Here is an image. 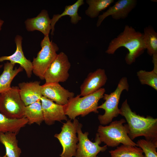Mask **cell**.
<instances>
[{"label":"cell","instance_id":"1","mask_svg":"<svg viewBox=\"0 0 157 157\" xmlns=\"http://www.w3.org/2000/svg\"><path fill=\"white\" fill-rule=\"evenodd\" d=\"M119 114L125 118L128 135L131 140L143 136L145 140L157 145V118L137 114L132 111L127 99L123 102L119 109Z\"/></svg>","mask_w":157,"mask_h":157},{"label":"cell","instance_id":"2","mask_svg":"<svg viewBox=\"0 0 157 157\" xmlns=\"http://www.w3.org/2000/svg\"><path fill=\"white\" fill-rule=\"evenodd\" d=\"M122 47H124L128 50L125 61L127 64H131L146 50L143 33L136 31L131 26L126 25L123 31L110 42L106 52L113 54Z\"/></svg>","mask_w":157,"mask_h":157},{"label":"cell","instance_id":"3","mask_svg":"<svg viewBox=\"0 0 157 157\" xmlns=\"http://www.w3.org/2000/svg\"><path fill=\"white\" fill-rule=\"evenodd\" d=\"M105 92V88H101L92 94L82 97L78 94L70 98L64 106L65 115L73 120L78 116L84 117L91 112L98 113V102L103 98Z\"/></svg>","mask_w":157,"mask_h":157},{"label":"cell","instance_id":"4","mask_svg":"<svg viewBox=\"0 0 157 157\" xmlns=\"http://www.w3.org/2000/svg\"><path fill=\"white\" fill-rule=\"evenodd\" d=\"M125 119L112 121L108 126H99L97 133L101 142L108 147H115L120 144L124 145L137 146L128 135V131Z\"/></svg>","mask_w":157,"mask_h":157},{"label":"cell","instance_id":"5","mask_svg":"<svg viewBox=\"0 0 157 157\" xmlns=\"http://www.w3.org/2000/svg\"><path fill=\"white\" fill-rule=\"evenodd\" d=\"M129 85L127 78L122 77L120 80L115 90L109 94H104L103 97L105 102L97 107L98 109H102L105 111L103 115H99L98 119L101 124L106 125L111 122L113 118L119 115L118 106L120 96L124 90L128 91Z\"/></svg>","mask_w":157,"mask_h":157},{"label":"cell","instance_id":"6","mask_svg":"<svg viewBox=\"0 0 157 157\" xmlns=\"http://www.w3.org/2000/svg\"><path fill=\"white\" fill-rule=\"evenodd\" d=\"M25 106L21 99L18 87L12 86L0 93V113L7 117L23 118Z\"/></svg>","mask_w":157,"mask_h":157},{"label":"cell","instance_id":"7","mask_svg":"<svg viewBox=\"0 0 157 157\" xmlns=\"http://www.w3.org/2000/svg\"><path fill=\"white\" fill-rule=\"evenodd\" d=\"M40 46L41 49L32 62V72L41 79L44 80L45 73L57 55L59 48L56 43L50 41L49 35L44 36Z\"/></svg>","mask_w":157,"mask_h":157},{"label":"cell","instance_id":"8","mask_svg":"<svg viewBox=\"0 0 157 157\" xmlns=\"http://www.w3.org/2000/svg\"><path fill=\"white\" fill-rule=\"evenodd\" d=\"M67 120L64 123L61 127V131L59 133L55 134L54 137L59 141L63 149L60 155L61 157L75 156L78 141L76 135L77 129L79 122L76 119Z\"/></svg>","mask_w":157,"mask_h":157},{"label":"cell","instance_id":"9","mask_svg":"<svg viewBox=\"0 0 157 157\" xmlns=\"http://www.w3.org/2000/svg\"><path fill=\"white\" fill-rule=\"evenodd\" d=\"M82 127V124L79 123L77 129L78 143L77 144L75 157H97L99 152L106 150V145L102 147L99 145L102 142L97 133L96 135L94 142H93L88 138V132L83 133Z\"/></svg>","mask_w":157,"mask_h":157},{"label":"cell","instance_id":"10","mask_svg":"<svg viewBox=\"0 0 157 157\" xmlns=\"http://www.w3.org/2000/svg\"><path fill=\"white\" fill-rule=\"evenodd\" d=\"M71 63L67 56L61 52L48 68L44 76L45 83L64 82L69 77Z\"/></svg>","mask_w":157,"mask_h":157},{"label":"cell","instance_id":"11","mask_svg":"<svg viewBox=\"0 0 157 157\" xmlns=\"http://www.w3.org/2000/svg\"><path fill=\"white\" fill-rule=\"evenodd\" d=\"M136 0H119L102 15H99L97 26L99 27L103 21L107 17L111 16L115 20L126 18L129 13L134 9L137 4Z\"/></svg>","mask_w":157,"mask_h":157},{"label":"cell","instance_id":"12","mask_svg":"<svg viewBox=\"0 0 157 157\" xmlns=\"http://www.w3.org/2000/svg\"><path fill=\"white\" fill-rule=\"evenodd\" d=\"M42 96L61 105L66 104L74 93L62 87L59 83H45L41 85Z\"/></svg>","mask_w":157,"mask_h":157},{"label":"cell","instance_id":"13","mask_svg":"<svg viewBox=\"0 0 157 157\" xmlns=\"http://www.w3.org/2000/svg\"><path fill=\"white\" fill-rule=\"evenodd\" d=\"M44 121L48 125L53 124L55 121H67L64 106L58 104L43 96L40 99Z\"/></svg>","mask_w":157,"mask_h":157},{"label":"cell","instance_id":"14","mask_svg":"<svg viewBox=\"0 0 157 157\" xmlns=\"http://www.w3.org/2000/svg\"><path fill=\"white\" fill-rule=\"evenodd\" d=\"M107 80L105 70L97 69L89 74L80 87L81 96H86L97 91L106 84Z\"/></svg>","mask_w":157,"mask_h":157},{"label":"cell","instance_id":"15","mask_svg":"<svg viewBox=\"0 0 157 157\" xmlns=\"http://www.w3.org/2000/svg\"><path fill=\"white\" fill-rule=\"evenodd\" d=\"M22 38L20 35H17L15 39L16 45V49L15 52L9 56H3L0 57V62L5 60H9L11 63H18L20 65L26 72L27 76L30 78L33 73L32 62L27 59L24 55L22 48ZM2 66H0V67Z\"/></svg>","mask_w":157,"mask_h":157},{"label":"cell","instance_id":"16","mask_svg":"<svg viewBox=\"0 0 157 157\" xmlns=\"http://www.w3.org/2000/svg\"><path fill=\"white\" fill-rule=\"evenodd\" d=\"M18 87L21 99L26 106L40 100L42 96L40 81L20 83Z\"/></svg>","mask_w":157,"mask_h":157},{"label":"cell","instance_id":"17","mask_svg":"<svg viewBox=\"0 0 157 157\" xmlns=\"http://www.w3.org/2000/svg\"><path fill=\"white\" fill-rule=\"evenodd\" d=\"M25 24L28 31H38L44 36L49 35L51 30V19L47 11L45 10H42L36 17L27 19Z\"/></svg>","mask_w":157,"mask_h":157},{"label":"cell","instance_id":"18","mask_svg":"<svg viewBox=\"0 0 157 157\" xmlns=\"http://www.w3.org/2000/svg\"><path fill=\"white\" fill-rule=\"evenodd\" d=\"M83 0H78L72 5L66 6L64 10L61 14L54 15L51 19L52 35H53L55 30L54 27L56 23L59 19L62 17L66 15H68L71 17L70 21L72 23L76 24L81 19V17L80 16L78 13L79 7L84 4Z\"/></svg>","mask_w":157,"mask_h":157},{"label":"cell","instance_id":"19","mask_svg":"<svg viewBox=\"0 0 157 157\" xmlns=\"http://www.w3.org/2000/svg\"><path fill=\"white\" fill-rule=\"evenodd\" d=\"M17 135L12 132L0 133V142L5 147L8 157H20L22 151L18 145Z\"/></svg>","mask_w":157,"mask_h":157},{"label":"cell","instance_id":"20","mask_svg":"<svg viewBox=\"0 0 157 157\" xmlns=\"http://www.w3.org/2000/svg\"><path fill=\"white\" fill-rule=\"evenodd\" d=\"M15 64L7 62L3 66V71L0 76V93L10 89L14 78L23 69L20 66L14 69Z\"/></svg>","mask_w":157,"mask_h":157},{"label":"cell","instance_id":"21","mask_svg":"<svg viewBox=\"0 0 157 157\" xmlns=\"http://www.w3.org/2000/svg\"><path fill=\"white\" fill-rule=\"evenodd\" d=\"M28 123L27 119L24 117L19 119H10L0 113V133L12 132L17 135Z\"/></svg>","mask_w":157,"mask_h":157},{"label":"cell","instance_id":"22","mask_svg":"<svg viewBox=\"0 0 157 157\" xmlns=\"http://www.w3.org/2000/svg\"><path fill=\"white\" fill-rule=\"evenodd\" d=\"M24 117L27 119L28 124L36 123L40 125L44 121L40 100L25 106Z\"/></svg>","mask_w":157,"mask_h":157},{"label":"cell","instance_id":"23","mask_svg":"<svg viewBox=\"0 0 157 157\" xmlns=\"http://www.w3.org/2000/svg\"><path fill=\"white\" fill-rule=\"evenodd\" d=\"M109 152L111 157H145L142 149L136 146L122 144Z\"/></svg>","mask_w":157,"mask_h":157},{"label":"cell","instance_id":"24","mask_svg":"<svg viewBox=\"0 0 157 157\" xmlns=\"http://www.w3.org/2000/svg\"><path fill=\"white\" fill-rule=\"evenodd\" d=\"M144 43L148 54L150 56L157 54V33L149 25L144 28L143 33Z\"/></svg>","mask_w":157,"mask_h":157},{"label":"cell","instance_id":"25","mask_svg":"<svg viewBox=\"0 0 157 157\" xmlns=\"http://www.w3.org/2000/svg\"><path fill=\"white\" fill-rule=\"evenodd\" d=\"M114 0H87L89 5L85 14L91 18L99 16L100 12L109 7L114 2Z\"/></svg>","mask_w":157,"mask_h":157},{"label":"cell","instance_id":"26","mask_svg":"<svg viewBox=\"0 0 157 157\" xmlns=\"http://www.w3.org/2000/svg\"><path fill=\"white\" fill-rule=\"evenodd\" d=\"M137 76L142 84L150 86L157 90V71L153 69L148 72L142 70L137 72Z\"/></svg>","mask_w":157,"mask_h":157},{"label":"cell","instance_id":"27","mask_svg":"<svg viewBox=\"0 0 157 157\" xmlns=\"http://www.w3.org/2000/svg\"><path fill=\"white\" fill-rule=\"evenodd\" d=\"M136 143L142 150L145 157H157V145L145 139L138 140Z\"/></svg>","mask_w":157,"mask_h":157},{"label":"cell","instance_id":"28","mask_svg":"<svg viewBox=\"0 0 157 157\" xmlns=\"http://www.w3.org/2000/svg\"><path fill=\"white\" fill-rule=\"evenodd\" d=\"M3 23L4 21L0 18V31L1 29V28Z\"/></svg>","mask_w":157,"mask_h":157},{"label":"cell","instance_id":"29","mask_svg":"<svg viewBox=\"0 0 157 157\" xmlns=\"http://www.w3.org/2000/svg\"><path fill=\"white\" fill-rule=\"evenodd\" d=\"M0 157H8L6 154L2 156H0Z\"/></svg>","mask_w":157,"mask_h":157}]
</instances>
